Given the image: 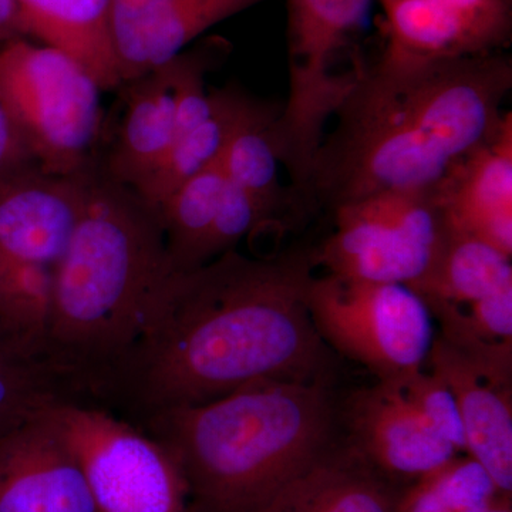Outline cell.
Listing matches in <instances>:
<instances>
[{
  "instance_id": "29",
  "label": "cell",
  "mask_w": 512,
  "mask_h": 512,
  "mask_svg": "<svg viewBox=\"0 0 512 512\" xmlns=\"http://www.w3.org/2000/svg\"><path fill=\"white\" fill-rule=\"evenodd\" d=\"M466 306H458V316L467 329L490 342H512V285Z\"/></svg>"
},
{
  "instance_id": "28",
  "label": "cell",
  "mask_w": 512,
  "mask_h": 512,
  "mask_svg": "<svg viewBox=\"0 0 512 512\" xmlns=\"http://www.w3.org/2000/svg\"><path fill=\"white\" fill-rule=\"evenodd\" d=\"M476 36L485 52H501L512 36L510 0H441Z\"/></svg>"
},
{
  "instance_id": "17",
  "label": "cell",
  "mask_w": 512,
  "mask_h": 512,
  "mask_svg": "<svg viewBox=\"0 0 512 512\" xmlns=\"http://www.w3.org/2000/svg\"><path fill=\"white\" fill-rule=\"evenodd\" d=\"M402 491L342 434L261 512H399Z\"/></svg>"
},
{
  "instance_id": "18",
  "label": "cell",
  "mask_w": 512,
  "mask_h": 512,
  "mask_svg": "<svg viewBox=\"0 0 512 512\" xmlns=\"http://www.w3.org/2000/svg\"><path fill=\"white\" fill-rule=\"evenodd\" d=\"M26 39L82 64L103 90L121 86L111 40V0H16Z\"/></svg>"
},
{
  "instance_id": "1",
  "label": "cell",
  "mask_w": 512,
  "mask_h": 512,
  "mask_svg": "<svg viewBox=\"0 0 512 512\" xmlns=\"http://www.w3.org/2000/svg\"><path fill=\"white\" fill-rule=\"evenodd\" d=\"M315 268L302 245L262 258L232 249L167 272L133 345L90 399L137 423L264 380L333 387L338 357L306 302Z\"/></svg>"
},
{
  "instance_id": "21",
  "label": "cell",
  "mask_w": 512,
  "mask_h": 512,
  "mask_svg": "<svg viewBox=\"0 0 512 512\" xmlns=\"http://www.w3.org/2000/svg\"><path fill=\"white\" fill-rule=\"evenodd\" d=\"M512 285L511 256L487 242L447 228L439 255L412 291L424 303L466 306Z\"/></svg>"
},
{
  "instance_id": "8",
  "label": "cell",
  "mask_w": 512,
  "mask_h": 512,
  "mask_svg": "<svg viewBox=\"0 0 512 512\" xmlns=\"http://www.w3.org/2000/svg\"><path fill=\"white\" fill-rule=\"evenodd\" d=\"M306 302L328 348L380 382H399L426 366L433 316L409 286L313 276Z\"/></svg>"
},
{
  "instance_id": "3",
  "label": "cell",
  "mask_w": 512,
  "mask_h": 512,
  "mask_svg": "<svg viewBox=\"0 0 512 512\" xmlns=\"http://www.w3.org/2000/svg\"><path fill=\"white\" fill-rule=\"evenodd\" d=\"M167 272L157 208L97 161L86 174L79 221L53 268L43 355L70 396L89 397L123 359Z\"/></svg>"
},
{
  "instance_id": "6",
  "label": "cell",
  "mask_w": 512,
  "mask_h": 512,
  "mask_svg": "<svg viewBox=\"0 0 512 512\" xmlns=\"http://www.w3.org/2000/svg\"><path fill=\"white\" fill-rule=\"evenodd\" d=\"M375 0H286L289 97L271 124L276 158L296 187L306 183L325 127L355 83L335 70L343 50L365 29Z\"/></svg>"
},
{
  "instance_id": "15",
  "label": "cell",
  "mask_w": 512,
  "mask_h": 512,
  "mask_svg": "<svg viewBox=\"0 0 512 512\" xmlns=\"http://www.w3.org/2000/svg\"><path fill=\"white\" fill-rule=\"evenodd\" d=\"M448 229L512 256V113L500 130L436 184Z\"/></svg>"
},
{
  "instance_id": "7",
  "label": "cell",
  "mask_w": 512,
  "mask_h": 512,
  "mask_svg": "<svg viewBox=\"0 0 512 512\" xmlns=\"http://www.w3.org/2000/svg\"><path fill=\"white\" fill-rule=\"evenodd\" d=\"M42 412L76 457L97 512H187L177 460L136 423L79 397H57Z\"/></svg>"
},
{
  "instance_id": "32",
  "label": "cell",
  "mask_w": 512,
  "mask_h": 512,
  "mask_svg": "<svg viewBox=\"0 0 512 512\" xmlns=\"http://www.w3.org/2000/svg\"><path fill=\"white\" fill-rule=\"evenodd\" d=\"M485 512H512L511 495L497 494V497L494 498L493 503Z\"/></svg>"
},
{
  "instance_id": "23",
  "label": "cell",
  "mask_w": 512,
  "mask_h": 512,
  "mask_svg": "<svg viewBox=\"0 0 512 512\" xmlns=\"http://www.w3.org/2000/svg\"><path fill=\"white\" fill-rule=\"evenodd\" d=\"M387 45L397 55L453 59L487 55L467 26L440 0H379Z\"/></svg>"
},
{
  "instance_id": "30",
  "label": "cell",
  "mask_w": 512,
  "mask_h": 512,
  "mask_svg": "<svg viewBox=\"0 0 512 512\" xmlns=\"http://www.w3.org/2000/svg\"><path fill=\"white\" fill-rule=\"evenodd\" d=\"M36 167L39 165L0 93V185Z\"/></svg>"
},
{
  "instance_id": "4",
  "label": "cell",
  "mask_w": 512,
  "mask_h": 512,
  "mask_svg": "<svg viewBox=\"0 0 512 512\" xmlns=\"http://www.w3.org/2000/svg\"><path fill=\"white\" fill-rule=\"evenodd\" d=\"M136 424L177 460L187 512H261L343 434L333 387L275 380Z\"/></svg>"
},
{
  "instance_id": "27",
  "label": "cell",
  "mask_w": 512,
  "mask_h": 512,
  "mask_svg": "<svg viewBox=\"0 0 512 512\" xmlns=\"http://www.w3.org/2000/svg\"><path fill=\"white\" fill-rule=\"evenodd\" d=\"M394 383L431 429L456 448L458 454H466L463 423L456 399L439 376L423 367Z\"/></svg>"
},
{
  "instance_id": "19",
  "label": "cell",
  "mask_w": 512,
  "mask_h": 512,
  "mask_svg": "<svg viewBox=\"0 0 512 512\" xmlns=\"http://www.w3.org/2000/svg\"><path fill=\"white\" fill-rule=\"evenodd\" d=\"M210 92V110L177 113L174 140L167 157L156 174L137 191L156 208L185 181L220 163L229 138L252 97L235 84Z\"/></svg>"
},
{
  "instance_id": "10",
  "label": "cell",
  "mask_w": 512,
  "mask_h": 512,
  "mask_svg": "<svg viewBox=\"0 0 512 512\" xmlns=\"http://www.w3.org/2000/svg\"><path fill=\"white\" fill-rule=\"evenodd\" d=\"M343 434L383 476L400 487L458 456L410 406L394 382L355 390L339 400Z\"/></svg>"
},
{
  "instance_id": "13",
  "label": "cell",
  "mask_w": 512,
  "mask_h": 512,
  "mask_svg": "<svg viewBox=\"0 0 512 512\" xmlns=\"http://www.w3.org/2000/svg\"><path fill=\"white\" fill-rule=\"evenodd\" d=\"M268 0H111L121 83L163 66L212 26Z\"/></svg>"
},
{
  "instance_id": "11",
  "label": "cell",
  "mask_w": 512,
  "mask_h": 512,
  "mask_svg": "<svg viewBox=\"0 0 512 512\" xmlns=\"http://www.w3.org/2000/svg\"><path fill=\"white\" fill-rule=\"evenodd\" d=\"M42 410L0 437V512H97L82 468Z\"/></svg>"
},
{
  "instance_id": "14",
  "label": "cell",
  "mask_w": 512,
  "mask_h": 512,
  "mask_svg": "<svg viewBox=\"0 0 512 512\" xmlns=\"http://www.w3.org/2000/svg\"><path fill=\"white\" fill-rule=\"evenodd\" d=\"M87 171L56 175L36 167L0 185V254L55 268L82 212Z\"/></svg>"
},
{
  "instance_id": "2",
  "label": "cell",
  "mask_w": 512,
  "mask_h": 512,
  "mask_svg": "<svg viewBox=\"0 0 512 512\" xmlns=\"http://www.w3.org/2000/svg\"><path fill=\"white\" fill-rule=\"evenodd\" d=\"M512 89L503 52L420 59L383 50L360 66L313 158L301 202L318 211L439 183L500 130Z\"/></svg>"
},
{
  "instance_id": "25",
  "label": "cell",
  "mask_w": 512,
  "mask_h": 512,
  "mask_svg": "<svg viewBox=\"0 0 512 512\" xmlns=\"http://www.w3.org/2000/svg\"><path fill=\"white\" fill-rule=\"evenodd\" d=\"M62 396L55 373L0 323V437Z\"/></svg>"
},
{
  "instance_id": "16",
  "label": "cell",
  "mask_w": 512,
  "mask_h": 512,
  "mask_svg": "<svg viewBox=\"0 0 512 512\" xmlns=\"http://www.w3.org/2000/svg\"><path fill=\"white\" fill-rule=\"evenodd\" d=\"M424 367L456 399L467 456L487 471L498 493L512 495V386L485 379L440 336L434 338Z\"/></svg>"
},
{
  "instance_id": "12",
  "label": "cell",
  "mask_w": 512,
  "mask_h": 512,
  "mask_svg": "<svg viewBox=\"0 0 512 512\" xmlns=\"http://www.w3.org/2000/svg\"><path fill=\"white\" fill-rule=\"evenodd\" d=\"M183 69L184 52L117 89L121 114L106 120L100 164L133 190L156 174L173 144Z\"/></svg>"
},
{
  "instance_id": "26",
  "label": "cell",
  "mask_w": 512,
  "mask_h": 512,
  "mask_svg": "<svg viewBox=\"0 0 512 512\" xmlns=\"http://www.w3.org/2000/svg\"><path fill=\"white\" fill-rule=\"evenodd\" d=\"M497 494L487 471L458 454L404 487L399 512H485Z\"/></svg>"
},
{
  "instance_id": "33",
  "label": "cell",
  "mask_w": 512,
  "mask_h": 512,
  "mask_svg": "<svg viewBox=\"0 0 512 512\" xmlns=\"http://www.w3.org/2000/svg\"><path fill=\"white\" fill-rule=\"evenodd\" d=\"M510 2H512V0H510Z\"/></svg>"
},
{
  "instance_id": "31",
  "label": "cell",
  "mask_w": 512,
  "mask_h": 512,
  "mask_svg": "<svg viewBox=\"0 0 512 512\" xmlns=\"http://www.w3.org/2000/svg\"><path fill=\"white\" fill-rule=\"evenodd\" d=\"M19 37L23 35L20 28L18 2L0 0V46Z\"/></svg>"
},
{
  "instance_id": "22",
  "label": "cell",
  "mask_w": 512,
  "mask_h": 512,
  "mask_svg": "<svg viewBox=\"0 0 512 512\" xmlns=\"http://www.w3.org/2000/svg\"><path fill=\"white\" fill-rule=\"evenodd\" d=\"M227 177L220 163L185 181L157 207L163 225L168 272H185L207 262V242Z\"/></svg>"
},
{
  "instance_id": "9",
  "label": "cell",
  "mask_w": 512,
  "mask_h": 512,
  "mask_svg": "<svg viewBox=\"0 0 512 512\" xmlns=\"http://www.w3.org/2000/svg\"><path fill=\"white\" fill-rule=\"evenodd\" d=\"M335 231L313 247L316 266L356 281L412 288L429 272L447 235L436 184L384 191L340 205Z\"/></svg>"
},
{
  "instance_id": "24",
  "label": "cell",
  "mask_w": 512,
  "mask_h": 512,
  "mask_svg": "<svg viewBox=\"0 0 512 512\" xmlns=\"http://www.w3.org/2000/svg\"><path fill=\"white\" fill-rule=\"evenodd\" d=\"M52 295V266L0 254V323L43 362Z\"/></svg>"
},
{
  "instance_id": "5",
  "label": "cell",
  "mask_w": 512,
  "mask_h": 512,
  "mask_svg": "<svg viewBox=\"0 0 512 512\" xmlns=\"http://www.w3.org/2000/svg\"><path fill=\"white\" fill-rule=\"evenodd\" d=\"M101 92L82 64L55 47L26 37L0 46V93L45 173L82 174L100 160Z\"/></svg>"
},
{
  "instance_id": "20",
  "label": "cell",
  "mask_w": 512,
  "mask_h": 512,
  "mask_svg": "<svg viewBox=\"0 0 512 512\" xmlns=\"http://www.w3.org/2000/svg\"><path fill=\"white\" fill-rule=\"evenodd\" d=\"M282 106L251 97L221 157L229 181L251 194L279 229L308 220L291 185L279 181V161L271 141V124Z\"/></svg>"
}]
</instances>
